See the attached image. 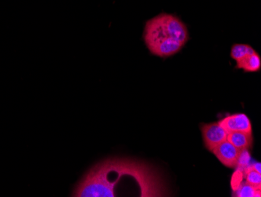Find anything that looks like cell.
Segmentation results:
<instances>
[{
	"label": "cell",
	"instance_id": "obj_11",
	"mask_svg": "<svg viewBox=\"0 0 261 197\" xmlns=\"http://www.w3.org/2000/svg\"><path fill=\"white\" fill-rule=\"evenodd\" d=\"M252 169L257 171L258 173H261L260 170V163L259 162H257V163H254L253 165L250 166Z\"/></svg>",
	"mask_w": 261,
	"mask_h": 197
},
{
	"label": "cell",
	"instance_id": "obj_6",
	"mask_svg": "<svg viewBox=\"0 0 261 197\" xmlns=\"http://www.w3.org/2000/svg\"><path fill=\"white\" fill-rule=\"evenodd\" d=\"M227 141L236 148L245 152L253 146V134L242 132H230L228 134Z\"/></svg>",
	"mask_w": 261,
	"mask_h": 197
},
{
	"label": "cell",
	"instance_id": "obj_3",
	"mask_svg": "<svg viewBox=\"0 0 261 197\" xmlns=\"http://www.w3.org/2000/svg\"><path fill=\"white\" fill-rule=\"evenodd\" d=\"M200 129L205 148L211 152L215 147L227 141L228 133L218 122L202 123Z\"/></svg>",
	"mask_w": 261,
	"mask_h": 197
},
{
	"label": "cell",
	"instance_id": "obj_5",
	"mask_svg": "<svg viewBox=\"0 0 261 197\" xmlns=\"http://www.w3.org/2000/svg\"><path fill=\"white\" fill-rule=\"evenodd\" d=\"M218 123L227 130L228 133L236 132L253 133L251 121L244 113L228 115L226 117L218 121Z\"/></svg>",
	"mask_w": 261,
	"mask_h": 197
},
{
	"label": "cell",
	"instance_id": "obj_2",
	"mask_svg": "<svg viewBox=\"0 0 261 197\" xmlns=\"http://www.w3.org/2000/svg\"><path fill=\"white\" fill-rule=\"evenodd\" d=\"M143 40L152 55L167 58L184 48L189 40V30L177 16L161 13L146 22Z\"/></svg>",
	"mask_w": 261,
	"mask_h": 197
},
{
	"label": "cell",
	"instance_id": "obj_10",
	"mask_svg": "<svg viewBox=\"0 0 261 197\" xmlns=\"http://www.w3.org/2000/svg\"><path fill=\"white\" fill-rule=\"evenodd\" d=\"M246 173V180L248 183L251 184L256 187L261 188L260 173L252 169L251 167H248Z\"/></svg>",
	"mask_w": 261,
	"mask_h": 197
},
{
	"label": "cell",
	"instance_id": "obj_7",
	"mask_svg": "<svg viewBox=\"0 0 261 197\" xmlns=\"http://www.w3.org/2000/svg\"><path fill=\"white\" fill-rule=\"evenodd\" d=\"M236 69H242L244 73H256L261 69V58L257 52L246 56L240 61H236Z\"/></svg>",
	"mask_w": 261,
	"mask_h": 197
},
{
	"label": "cell",
	"instance_id": "obj_8",
	"mask_svg": "<svg viewBox=\"0 0 261 197\" xmlns=\"http://www.w3.org/2000/svg\"><path fill=\"white\" fill-rule=\"evenodd\" d=\"M261 188L256 187L247 182H243L234 190L232 196L236 197H260Z\"/></svg>",
	"mask_w": 261,
	"mask_h": 197
},
{
	"label": "cell",
	"instance_id": "obj_1",
	"mask_svg": "<svg viewBox=\"0 0 261 197\" xmlns=\"http://www.w3.org/2000/svg\"><path fill=\"white\" fill-rule=\"evenodd\" d=\"M165 183L158 170L142 160L111 157L91 167L71 196H166Z\"/></svg>",
	"mask_w": 261,
	"mask_h": 197
},
{
	"label": "cell",
	"instance_id": "obj_9",
	"mask_svg": "<svg viewBox=\"0 0 261 197\" xmlns=\"http://www.w3.org/2000/svg\"><path fill=\"white\" fill-rule=\"evenodd\" d=\"M255 52L256 51L249 44L236 43L231 47L230 56L233 60L238 61Z\"/></svg>",
	"mask_w": 261,
	"mask_h": 197
},
{
	"label": "cell",
	"instance_id": "obj_4",
	"mask_svg": "<svg viewBox=\"0 0 261 197\" xmlns=\"http://www.w3.org/2000/svg\"><path fill=\"white\" fill-rule=\"evenodd\" d=\"M211 152L224 167L236 168L239 165L243 151L236 148L228 141H225L215 147Z\"/></svg>",
	"mask_w": 261,
	"mask_h": 197
}]
</instances>
